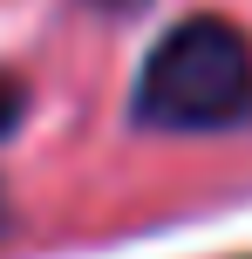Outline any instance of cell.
Instances as JSON below:
<instances>
[{"mask_svg": "<svg viewBox=\"0 0 252 259\" xmlns=\"http://www.w3.org/2000/svg\"><path fill=\"white\" fill-rule=\"evenodd\" d=\"M252 103V48L232 21L191 14L150 48L136 75V123L157 130H218Z\"/></svg>", "mask_w": 252, "mask_h": 259, "instance_id": "cell-1", "label": "cell"}, {"mask_svg": "<svg viewBox=\"0 0 252 259\" xmlns=\"http://www.w3.org/2000/svg\"><path fill=\"white\" fill-rule=\"evenodd\" d=\"M21 109H27V89L14 75H0V137H14V123H21Z\"/></svg>", "mask_w": 252, "mask_h": 259, "instance_id": "cell-2", "label": "cell"}, {"mask_svg": "<svg viewBox=\"0 0 252 259\" xmlns=\"http://www.w3.org/2000/svg\"><path fill=\"white\" fill-rule=\"evenodd\" d=\"M7 219H14V205H7V191H0V232H7Z\"/></svg>", "mask_w": 252, "mask_h": 259, "instance_id": "cell-3", "label": "cell"}]
</instances>
